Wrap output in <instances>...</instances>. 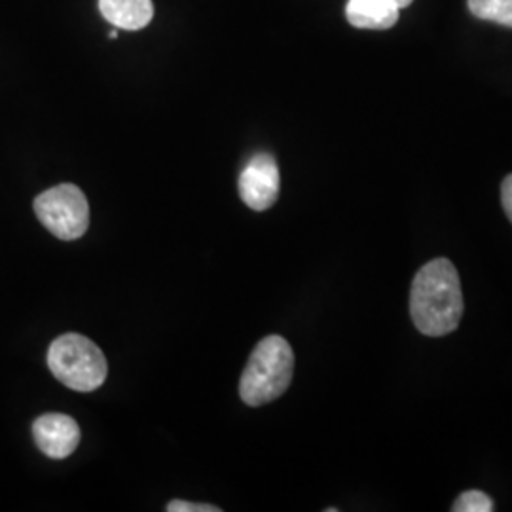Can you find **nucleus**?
<instances>
[{
    "label": "nucleus",
    "mask_w": 512,
    "mask_h": 512,
    "mask_svg": "<svg viewBox=\"0 0 512 512\" xmlns=\"http://www.w3.org/2000/svg\"><path fill=\"white\" fill-rule=\"evenodd\" d=\"M167 511L169 512H220L219 507H213V505H198V503H188V501H171L167 505Z\"/></svg>",
    "instance_id": "nucleus-11"
},
{
    "label": "nucleus",
    "mask_w": 512,
    "mask_h": 512,
    "mask_svg": "<svg viewBox=\"0 0 512 512\" xmlns=\"http://www.w3.org/2000/svg\"><path fill=\"white\" fill-rule=\"evenodd\" d=\"M401 8L393 0H348L346 18L357 29L384 31L399 21Z\"/></svg>",
    "instance_id": "nucleus-7"
},
{
    "label": "nucleus",
    "mask_w": 512,
    "mask_h": 512,
    "mask_svg": "<svg viewBox=\"0 0 512 512\" xmlns=\"http://www.w3.org/2000/svg\"><path fill=\"white\" fill-rule=\"evenodd\" d=\"M33 435L44 456L65 459L73 454L80 444L78 423L65 414H44L33 423Z\"/></svg>",
    "instance_id": "nucleus-6"
},
{
    "label": "nucleus",
    "mask_w": 512,
    "mask_h": 512,
    "mask_svg": "<svg viewBox=\"0 0 512 512\" xmlns=\"http://www.w3.org/2000/svg\"><path fill=\"white\" fill-rule=\"evenodd\" d=\"M454 512H490L494 511V501L490 495L480 490H469L459 495L452 507Z\"/></svg>",
    "instance_id": "nucleus-10"
},
{
    "label": "nucleus",
    "mask_w": 512,
    "mask_h": 512,
    "mask_svg": "<svg viewBox=\"0 0 512 512\" xmlns=\"http://www.w3.org/2000/svg\"><path fill=\"white\" fill-rule=\"evenodd\" d=\"M501 202H503V209H505L507 217L512 222V175H509L501 184Z\"/></svg>",
    "instance_id": "nucleus-12"
},
{
    "label": "nucleus",
    "mask_w": 512,
    "mask_h": 512,
    "mask_svg": "<svg viewBox=\"0 0 512 512\" xmlns=\"http://www.w3.org/2000/svg\"><path fill=\"white\" fill-rule=\"evenodd\" d=\"M109 38H118V33H116V31H112V33L109 35Z\"/></svg>",
    "instance_id": "nucleus-14"
},
{
    "label": "nucleus",
    "mask_w": 512,
    "mask_h": 512,
    "mask_svg": "<svg viewBox=\"0 0 512 512\" xmlns=\"http://www.w3.org/2000/svg\"><path fill=\"white\" fill-rule=\"evenodd\" d=\"M393 2H395L399 8H406V6H410L414 0H393Z\"/></svg>",
    "instance_id": "nucleus-13"
},
{
    "label": "nucleus",
    "mask_w": 512,
    "mask_h": 512,
    "mask_svg": "<svg viewBox=\"0 0 512 512\" xmlns=\"http://www.w3.org/2000/svg\"><path fill=\"white\" fill-rule=\"evenodd\" d=\"M410 315L425 336H446L463 317V291L458 270L448 258L427 262L412 281Z\"/></svg>",
    "instance_id": "nucleus-1"
},
{
    "label": "nucleus",
    "mask_w": 512,
    "mask_h": 512,
    "mask_svg": "<svg viewBox=\"0 0 512 512\" xmlns=\"http://www.w3.org/2000/svg\"><path fill=\"white\" fill-rule=\"evenodd\" d=\"M469 10L475 18L512 27V0H469Z\"/></svg>",
    "instance_id": "nucleus-9"
},
{
    "label": "nucleus",
    "mask_w": 512,
    "mask_h": 512,
    "mask_svg": "<svg viewBox=\"0 0 512 512\" xmlns=\"http://www.w3.org/2000/svg\"><path fill=\"white\" fill-rule=\"evenodd\" d=\"M101 16L118 29L139 31L154 18L152 0H99Z\"/></svg>",
    "instance_id": "nucleus-8"
},
{
    "label": "nucleus",
    "mask_w": 512,
    "mask_h": 512,
    "mask_svg": "<svg viewBox=\"0 0 512 512\" xmlns=\"http://www.w3.org/2000/svg\"><path fill=\"white\" fill-rule=\"evenodd\" d=\"M239 196L253 211L270 209L281 190V175L274 156L268 152H258L239 175Z\"/></svg>",
    "instance_id": "nucleus-5"
},
{
    "label": "nucleus",
    "mask_w": 512,
    "mask_h": 512,
    "mask_svg": "<svg viewBox=\"0 0 512 512\" xmlns=\"http://www.w3.org/2000/svg\"><path fill=\"white\" fill-rule=\"evenodd\" d=\"M48 366L61 384L80 393L99 389L109 374L103 351L90 338L76 332L55 338L48 349Z\"/></svg>",
    "instance_id": "nucleus-3"
},
{
    "label": "nucleus",
    "mask_w": 512,
    "mask_h": 512,
    "mask_svg": "<svg viewBox=\"0 0 512 512\" xmlns=\"http://www.w3.org/2000/svg\"><path fill=\"white\" fill-rule=\"evenodd\" d=\"M35 213L44 228L63 241L82 238L90 226V205L76 184H57L38 194Z\"/></svg>",
    "instance_id": "nucleus-4"
},
{
    "label": "nucleus",
    "mask_w": 512,
    "mask_h": 512,
    "mask_svg": "<svg viewBox=\"0 0 512 512\" xmlns=\"http://www.w3.org/2000/svg\"><path fill=\"white\" fill-rule=\"evenodd\" d=\"M294 353L281 336H266L253 349L239 380V395L249 406L279 399L293 382Z\"/></svg>",
    "instance_id": "nucleus-2"
}]
</instances>
